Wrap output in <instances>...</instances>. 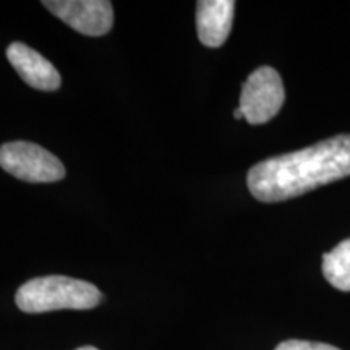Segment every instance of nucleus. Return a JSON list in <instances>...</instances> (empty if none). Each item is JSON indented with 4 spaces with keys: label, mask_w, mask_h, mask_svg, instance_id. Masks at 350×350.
<instances>
[{
    "label": "nucleus",
    "mask_w": 350,
    "mask_h": 350,
    "mask_svg": "<svg viewBox=\"0 0 350 350\" xmlns=\"http://www.w3.org/2000/svg\"><path fill=\"white\" fill-rule=\"evenodd\" d=\"M77 350H98V349L91 347V345H85V347H80V349H77Z\"/></svg>",
    "instance_id": "11"
},
{
    "label": "nucleus",
    "mask_w": 350,
    "mask_h": 350,
    "mask_svg": "<svg viewBox=\"0 0 350 350\" xmlns=\"http://www.w3.org/2000/svg\"><path fill=\"white\" fill-rule=\"evenodd\" d=\"M323 274L332 287L350 292V239L323 256Z\"/></svg>",
    "instance_id": "8"
},
{
    "label": "nucleus",
    "mask_w": 350,
    "mask_h": 350,
    "mask_svg": "<svg viewBox=\"0 0 350 350\" xmlns=\"http://www.w3.org/2000/svg\"><path fill=\"white\" fill-rule=\"evenodd\" d=\"M103 300L94 284L67 275H44L23 284L16 292V306L25 313L54 310H90Z\"/></svg>",
    "instance_id": "2"
},
{
    "label": "nucleus",
    "mask_w": 350,
    "mask_h": 350,
    "mask_svg": "<svg viewBox=\"0 0 350 350\" xmlns=\"http://www.w3.org/2000/svg\"><path fill=\"white\" fill-rule=\"evenodd\" d=\"M42 5L85 36H104L112 29L113 8L107 0H49Z\"/></svg>",
    "instance_id": "5"
},
{
    "label": "nucleus",
    "mask_w": 350,
    "mask_h": 350,
    "mask_svg": "<svg viewBox=\"0 0 350 350\" xmlns=\"http://www.w3.org/2000/svg\"><path fill=\"white\" fill-rule=\"evenodd\" d=\"M7 59L21 80L34 90L55 91L60 88L62 78L57 68L46 57H42L26 44L12 42L7 47Z\"/></svg>",
    "instance_id": "6"
},
{
    "label": "nucleus",
    "mask_w": 350,
    "mask_h": 350,
    "mask_svg": "<svg viewBox=\"0 0 350 350\" xmlns=\"http://www.w3.org/2000/svg\"><path fill=\"white\" fill-rule=\"evenodd\" d=\"M234 117H235V119H243L242 111H240V109H235V111H234Z\"/></svg>",
    "instance_id": "10"
},
{
    "label": "nucleus",
    "mask_w": 350,
    "mask_h": 350,
    "mask_svg": "<svg viewBox=\"0 0 350 350\" xmlns=\"http://www.w3.org/2000/svg\"><path fill=\"white\" fill-rule=\"evenodd\" d=\"M350 175V135H338L253 165L247 185L262 203H278Z\"/></svg>",
    "instance_id": "1"
},
{
    "label": "nucleus",
    "mask_w": 350,
    "mask_h": 350,
    "mask_svg": "<svg viewBox=\"0 0 350 350\" xmlns=\"http://www.w3.org/2000/svg\"><path fill=\"white\" fill-rule=\"evenodd\" d=\"M286 91L279 73L271 67H260L247 78L240 94V111L252 125L269 122L281 111Z\"/></svg>",
    "instance_id": "4"
},
{
    "label": "nucleus",
    "mask_w": 350,
    "mask_h": 350,
    "mask_svg": "<svg viewBox=\"0 0 350 350\" xmlns=\"http://www.w3.org/2000/svg\"><path fill=\"white\" fill-rule=\"evenodd\" d=\"M234 0H201L196 3L198 39L206 47H221L234 21Z\"/></svg>",
    "instance_id": "7"
},
{
    "label": "nucleus",
    "mask_w": 350,
    "mask_h": 350,
    "mask_svg": "<svg viewBox=\"0 0 350 350\" xmlns=\"http://www.w3.org/2000/svg\"><path fill=\"white\" fill-rule=\"evenodd\" d=\"M275 350H340L334 345L323 344V342H310V340H284L275 347Z\"/></svg>",
    "instance_id": "9"
},
{
    "label": "nucleus",
    "mask_w": 350,
    "mask_h": 350,
    "mask_svg": "<svg viewBox=\"0 0 350 350\" xmlns=\"http://www.w3.org/2000/svg\"><path fill=\"white\" fill-rule=\"evenodd\" d=\"M0 167L15 178L31 183L59 182L65 177V167L59 157L29 142L2 144Z\"/></svg>",
    "instance_id": "3"
}]
</instances>
